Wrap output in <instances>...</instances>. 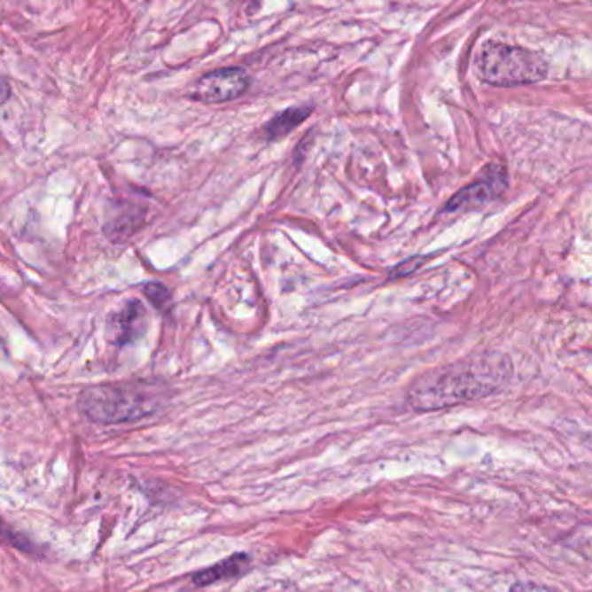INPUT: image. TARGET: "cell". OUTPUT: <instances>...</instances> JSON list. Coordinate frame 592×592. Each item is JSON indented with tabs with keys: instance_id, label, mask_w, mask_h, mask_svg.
<instances>
[{
	"instance_id": "6da1fadb",
	"label": "cell",
	"mask_w": 592,
	"mask_h": 592,
	"mask_svg": "<svg viewBox=\"0 0 592 592\" xmlns=\"http://www.w3.org/2000/svg\"><path fill=\"white\" fill-rule=\"evenodd\" d=\"M499 357H473L444 370H430L410 386L408 402L417 412L450 408L495 392L508 378Z\"/></svg>"
},
{
	"instance_id": "7a4b0ae2",
	"label": "cell",
	"mask_w": 592,
	"mask_h": 592,
	"mask_svg": "<svg viewBox=\"0 0 592 592\" xmlns=\"http://www.w3.org/2000/svg\"><path fill=\"white\" fill-rule=\"evenodd\" d=\"M160 392L146 383L99 385L80 395L82 412L96 423H129L154 414Z\"/></svg>"
},
{
	"instance_id": "3957f363",
	"label": "cell",
	"mask_w": 592,
	"mask_h": 592,
	"mask_svg": "<svg viewBox=\"0 0 592 592\" xmlns=\"http://www.w3.org/2000/svg\"><path fill=\"white\" fill-rule=\"evenodd\" d=\"M477 68L487 83L497 87L535 83L544 80L549 72L542 54L501 42H488L481 47Z\"/></svg>"
},
{
	"instance_id": "277c9868",
	"label": "cell",
	"mask_w": 592,
	"mask_h": 592,
	"mask_svg": "<svg viewBox=\"0 0 592 592\" xmlns=\"http://www.w3.org/2000/svg\"><path fill=\"white\" fill-rule=\"evenodd\" d=\"M508 189V174L506 168L499 163H490L480 172V175L471 184L457 191L448 203L445 205L444 212L457 214V212H471L487 206L488 203L495 201L502 192Z\"/></svg>"
},
{
	"instance_id": "5b68a950",
	"label": "cell",
	"mask_w": 592,
	"mask_h": 592,
	"mask_svg": "<svg viewBox=\"0 0 592 592\" xmlns=\"http://www.w3.org/2000/svg\"><path fill=\"white\" fill-rule=\"evenodd\" d=\"M250 87V76L241 68H223L205 74L189 89V97L205 105H221L243 96Z\"/></svg>"
},
{
	"instance_id": "8992f818",
	"label": "cell",
	"mask_w": 592,
	"mask_h": 592,
	"mask_svg": "<svg viewBox=\"0 0 592 592\" xmlns=\"http://www.w3.org/2000/svg\"><path fill=\"white\" fill-rule=\"evenodd\" d=\"M146 312L141 301L130 300L125 307L114 315L113 319V331L118 345H127L134 341L139 334L144 331Z\"/></svg>"
},
{
	"instance_id": "52a82bcc",
	"label": "cell",
	"mask_w": 592,
	"mask_h": 592,
	"mask_svg": "<svg viewBox=\"0 0 592 592\" xmlns=\"http://www.w3.org/2000/svg\"><path fill=\"white\" fill-rule=\"evenodd\" d=\"M250 563H252L250 556L245 555V553H236V555L229 556L227 559L215 563L210 568L196 572L192 575V584L199 586V588H205V586H212L215 582L236 579L248 570Z\"/></svg>"
},
{
	"instance_id": "ba28073f",
	"label": "cell",
	"mask_w": 592,
	"mask_h": 592,
	"mask_svg": "<svg viewBox=\"0 0 592 592\" xmlns=\"http://www.w3.org/2000/svg\"><path fill=\"white\" fill-rule=\"evenodd\" d=\"M314 112L312 106H293L284 112L277 113L272 120H269L263 127V134L269 141H277L290 132H293L298 125H301Z\"/></svg>"
},
{
	"instance_id": "9c48e42d",
	"label": "cell",
	"mask_w": 592,
	"mask_h": 592,
	"mask_svg": "<svg viewBox=\"0 0 592 592\" xmlns=\"http://www.w3.org/2000/svg\"><path fill=\"white\" fill-rule=\"evenodd\" d=\"M144 293L151 300V303L158 308H165L170 303L168 290L160 283H149L144 286Z\"/></svg>"
},
{
	"instance_id": "30bf717a",
	"label": "cell",
	"mask_w": 592,
	"mask_h": 592,
	"mask_svg": "<svg viewBox=\"0 0 592 592\" xmlns=\"http://www.w3.org/2000/svg\"><path fill=\"white\" fill-rule=\"evenodd\" d=\"M0 542H5L9 546H14L18 549H23V551H32L28 541L21 535H18L16 532H12L11 528H7L4 523H0Z\"/></svg>"
},
{
	"instance_id": "8fae6325",
	"label": "cell",
	"mask_w": 592,
	"mask_h": 592,
	"mask_svg": "<svg viewBox=\"0 0 592 592\" xmlns=\"http://www.w3.org/2000/svg\"><path fill=\"white\" fill-rule=\"evenodd\" d=\"M425 261H428V257L426 259H421V257H412V259L406 260L402 263H399L397 267H393L392 270V277H401V276H408L410 272H414L416 269H419Z\"/></svg>"
},
{
	"instance_id": "7c38bea8",
	"label": "cell",
	"mask_w": 592,
	"mask_h": 592,
	"mask_svg": "<svg viewBox=\"0 0 592 592\" xmlns=\"http://www.w3.org/2000/svg\"><path fill=\"white\" fill-rule=\"evenodd\" d=\"M510 592H551L542 586H537L534 582H517L515 586H511Z\"/></svg>"
}]
</instances>
